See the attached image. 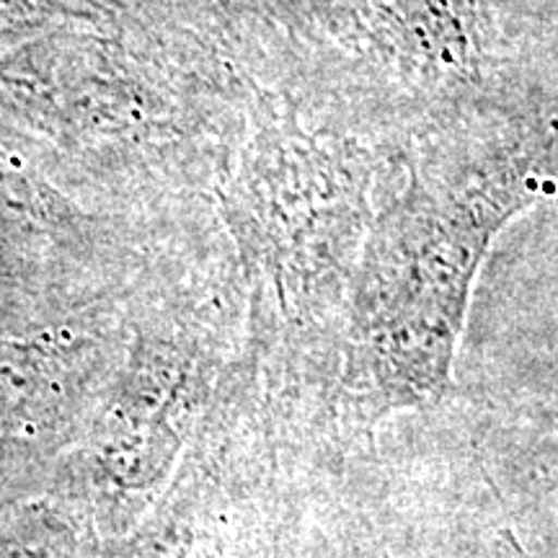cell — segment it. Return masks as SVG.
<instances>
[{"label":"cell","instance_id":"1","mask_svg":"<svg viewBox=\"0 0 558 558\" xmlns=\"http://www.w3.org/2000/svg\"><path fill=\"white\" fill-rule=\"evenodd\" d=\"M550 140L507 78L403 135V181L362 243L318 422L349 445L448 393L473 282L499 230L556 184Z\"/></svg>","mask_w":558,"mask_h":558},{"label":"cell","instance_id":"2","mask_svg":"<svg viewBox=\"0 0 558 558\" xmlns=\"http://www.w3.org/2000/svg\"><path fill=\"white\" fill-rule=\"evenodd\" d=\"M271 558H390V554L354 509L290 501L279 512Z\"/></svg>","mask_w":558,"mask_h":558},{"label":"cell","instance_id":"3","mask_svg":"<svg viewBox=\"0 0 558 558\" xmlns=\"http://www.w3.org/2000/svg\"><path fill=\"white\" fill-rule=\"evenodd\" d=\"M550 418H554V427H550V442H554V452L558 456V414H554Z\"/></svg>","mask_w":558,"mask_h":558},{"label":"cell","instance_id":"4","mask_svg":"<svg viewBox=\"0 0 558 558\" xmlns=\"http://www.w3.org/2000/svg\"><path fill=\"white\" fill-rule=\"evenodd\" d=\"M509 541H512V546H514V550H518L520 558H530V556L525 554V550H522V546L518 543V538H514V535H509Z\"/></svg>","mask_w":558,"mask_h":558}]
</instances>
